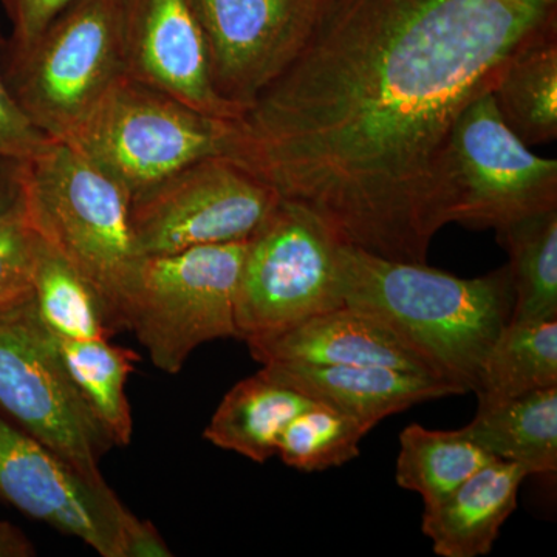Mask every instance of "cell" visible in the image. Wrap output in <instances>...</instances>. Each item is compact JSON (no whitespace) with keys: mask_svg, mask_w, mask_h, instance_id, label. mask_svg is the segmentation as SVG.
<instances>
[{"mask_svg":"<svg viewBox=\"0 0 557 557\" xmlns=\"http://www.w3.org/2000/svg\"><path fill=\"white\" fill-rule=\"evenodd\" d=\"M0 500L78 537L102 557H126L139 519L104 478H91L0 417Z\"/></svg>","mask_w":557,"mask_h":557,"instance_id":"cell-11","label":"cell"},{"mask_svg":"<svg viewBox=\"0 0 557 557\" xmlns=\"http://www.w3.org/2000/svg\"><path fill=\"white\" fill-rule=\"evenodd\" d=\"M313 401L262 368L223 397L203 437L220 449L267 463L276 456L278 438L289 421Z\"/></svg>","mask_w":557,"mask_h":557,"instance_id":"cell-17","label":"cell"},{"mask_svg":"<svg viewBox=\"0 0 557 557\" xmlns=\"http://www.w3.org/2000/svg\"><path fill=\"white\" fill-rule=\"evenodd\" d=\"M557 386V318L511 319L491 344L478 399H507Z\"/></svg>","mask_w":557,"mask_h":557,"instance_id":"cell-20","label":"cell"},{"mask_svg":"<svg viewBox=\"0 0 557 557\" xmlns=\"http://www.w3.org/2000/svg\"><path fill=\"white\" fill-rule=\"evenodd\" d=\"M277 194L226 156L194 161L131 197L138 256L244 242L276 207Z\"/></svg>","mask_w":557,"mask_h":557,"instance_id":"cell-9","label":"cell"},{"mask_svg":"<svg viewBox=\"0 0 557 557\" xmlns=\"http://www.w3.org/2000/svg\"><path fill=\"white\" fill-rule=\"evenodd\" d=\"M274 379L317 401L329 403L372 424L418 405L460 395L432 376L373 366H262Z\"/></svg>","mask_w":557,"mask_h":557,"instance_id":"cell-15","label":"cell"},{"mask_svg":"<svg viewBox=\"0 0 557 557\" xmlns=\"http://www.w3.org/2000/svg\"><path fill=\"white\" fill-rule=\"evenodd\" d=\"M33 300L40 321L58 338L109 339L116 333L94 285L40 237Z\"/></svg>","mask_w":557,"mask_h":557,"instance_id":"cell-23","label":"cell"},{"mask_svg":"<svg viewBox=\"0 0 557 557\" xmlns=\"http://www.w3.org/2000/svg\"><path fill=\"white\" fill-rule=\"evenodd\" d=\"M171 548L161 537L159 530L148 522L139 519L137 527L132 531L127 541L126 557H171Z\"/></svg>","mask_w":557,"mask_h":557,"instance_id":"cell-30","label":"cell"},{"mask_svg":"<svg viewBox=\"0 0 557 557\" xmlns=\"http://www.w3.org/2000/svg\"><path fill=\"white\" fill-rule=\"evenodd\" d=\"M124 65L129 78L205 115L237 120L212 84L208 47L193 0H124Z\"/></svg>","mask_w":557,"mask_h":557,"instance_id":"cell-13","label":"cell"},{"mask_svg":"<svg viewBox=\"0 0 557 557\" xmlns=\"http://www.w3.org/2000/svg\"><path fill=\"white\" fill-rule=\"evenodd\" d=\"M493 460L496 457L472 442L463 428L431 431L412 423L399 434L395 479L403 490L420 494L429 508Z\"/></svg>","mask_w":557,"mask_h":557,"instance_id":"cell-21","label":"cell"},{"mask_svg":"<svg viewBox=\"0 0 557 557\" xmlns=\"http://www.w3.org/2000/svg\"><path fill=\"white\" fill-rule=\"evenodd\" d=\"M214 89L239 112L276 78L309 30L317 0H193Z\"/></svg>","mask_w":557,"mask_h":557,"instance_id":"cell-12","label":"cell"},{"mask_svg":"<svg viewBox=\"0 0 557 557\" xmlns=\"http://www.w3.org/2000/svg\"><path fill=\"white\" fill-rule=\"evenodd\" d=\"M0 417L91 478H102L101 460L116 446L70 379L33 299L0 311Z\"/></svg>","mask_w":557,"mask_h":557,"instance_id":"cell-8","label":"cell"},{"mask_svg":"<svg viewBox=\"0 0 557 557\" xmlns=\"http://www.w3.org/2000/svg\"><path fill=\"white\" fill-rule=\"evenodd\" d=\"M36 555L30 539L13 523L0 520V557H32Z\"/></svg>","mask_w":557,"mask_h":557,"instance_id":"cell-31","label":"cell"},{"mask_svg":"<svg viewBox=\"0 0 557 557\" xmlns=\"http://www.w3.org/2000/svg\"><path fill=\"white\" fill-rule=\"evenodd\" d=\"M339 244L309 211L278 199L247 240L236 298L237 339L270 338L344 306Z\"/></svg>","mask_w":557,"mask_h":557,"instance_id":"cell-7","label":"cell"},{"mask_svg":"<svg viewBox=\"0 0 557 557\" xmlns=\"http://www.w3.org/2000/svg\"><path fill=\"white\" fill-rule=\"evenodd\" d=\"M557 0H317L299 49L231 121L226 157L344 245L426 263L454 223L449 145Z\"/></svg>","mask_w":557,"mask_h":557,"instance_id":"cell-1","label":"cell"},{"mask_svg":"<svg viewBox=\"0 0 557 557\" xmlns=\"http://www.w3.org/2000/svg\"><path fill=\"white\" fill-rule=\"evenodd\" d=\"M247 240L139 256L121 324L161 372L177 375L201 344L236 338V298Z\"/></svg>","mask_w":557,"mask_h":557,"instance_id":"cell-4","label":"cell"},{"mask_svg":"<svg viewBox=\"0 0 557 557\" xmlns=\"http://www.w3.org/2000/svg\"><path fill=\"white\" fill-rule=\"evenodd\" d=\"M338 267L344 304L386 322L461 394L478 388L486 351L511 318L508 265L463 278L339 244Z\"/></svg>","mask_w":557,"mask_h":557,"instance_id":"cell-2","label":"cell"},{"mask_svg":"<svg viewBox=\"0 0 557 557\" xmlns=\"http://www.w3.org/2000/svg\"><path fill=\"white\" fill-rule=\"evenodd\" d=\"M22 207L40 239L94 285L113 330L139 259L131 194L61 139H47L20 160Z\"/></svg>","mask_w":557,"mask_h":557,"instance_id":"cell-3","label":"cell"},{"mask_svg":"<svg viewBox=\"0 0 557 557\" xmlns=\"http://www.w3.org/2000/svg\"><path fill=\"white\" fill-rule=\"evenodd\" d=\"M527 478L525 468L496 458L437 505L424 508L421 527L435 555H490L502 527L518 507L520 485Z\"/></svg>","mask_w":557,"mask_h":557,"instance_id":"cell-16","label":"cell"},{"mask_svg":"<svg viewBox=\"0 0 557 557\" xmlns=\"http://www.w3.org/2000/svg\"><path fill=\"white\" fill-rule=\"evenodd\" d=\"M496 234L509 256L511 319L557 318V208Z\"/></svg>","mask_w":557,"mask_h":557,"instance_id":"cell-24","label":"cell"},{"mask_svg":"<svg viewBox=\"0 0 557 557\" xmlns=\"http://www.w3.org/2000/svg\"><path fill=\"white\" fill-rule=\"evenodd\" d=\"M38 242L24 212L0 223V311L35 298Z\"/></svg>","mask_w":557,"mask_h":557,"instance_id":"cell-26","label":"cell"},{"mask_svg":"<svg viewBox=\"0 0 557 557\" xmlns=\"http://www.w3.org/2000/svg\"><path fill=\"white\" fill-rule=\"evenodd\" d=\"M72 0H0L11 24L10 50L30 46Z\"/></svg>","mask_w":557,"mask_h":557,"instance_id":"cell-28","label":"cell"},{"mask_svg":"<svg viewBox=\"0 0 557 557\" xmlns=\"http://www.w3.org/2000/svg\"><path fill=\"white\" fill-rule=\"evenodd\" d=\"M453 222L500 233L557 208V160L528 149L505 123L493 91L471 102L449 145Z\"/></svg>","mask_w":557,"mask_h":557,"instance_id":"cell-10","label":"cell"},{"mask_svg":"<svg viewBox=\"0 0 557 557\" xmlns=\"http://www.w3.org/2000/svg\"><path fill=\"white\" fill-rule=\"evenodd\" d=\"M494 101L527 146L557 138V25L520 47L498 76Z\"/></svg>","mask_w":557,"mask_h":557,"instance_id":"cell-19","label":"cell"},{"mask_svg":"<svg viewBox=\"0 0 557 557\" xmlns=\"http://www.w3.org/2000/svg\"><path fill=\"white\" fill-rule=\"evenodd\" d=\"M124 0H72L21 50L7 49L14 100L36 129L65 139L126 75Z\"/></svg>","mask_w":557,"mask_h":557,"instance_id":"cell-5","label":"cell"},{"mask_svg":"<svg viewBox=\"0 0 557 557\" xmlns=\"http://www.w3.org/2000/svg\"><path fill=\"white\" fill-rule=\"evenodd\" d=\"M54 339L70 379L91 412L116 446L129 445L134 420L126 383L138 355L129 348L113 346L109 339L76 341L58 336Z\"/></svg>","mask_w":557,"mask_h":557,"instance_id":"cell-22","label":"cell"},{"mask_svg":"<svg viewBox=\"0 0 557 557\" xmlns=\"http://www.w3.org/2000/svg\"><path fill=\"white\" fill-rule=\"evenodd\" d=\"M373 428L354 413L314 399L282 432L276 456L302 472L343 467L358 457L359 443Z\"/></svg>","mask_w":557,"mask_h":557,"instance_id":"cell-25","label":"cell"},{"mask_svg":"<svg viewBox=\"0 0 557 557\" xmlns=\"http://www.w3.org/2000/svg\"><path fill=\"white\" fill-rule=\"evenodd\" d=\"M231 121L121 76L67 138L132 196L194 161L225 156Z\"/></svg>","mask_w":557,"mask_h":557,"instance_id":"cell-6","label":"cell"},{"mask_svg":"<svg viewBox=\"0 0 557 557\" xmlns=\"http://www.w3.org/2000/svg\"><path fill=\"white\" fill-rule=\"evenodd\" d=\"M9 38L0 28V159L24 160L50 139L33 126L11 94L5 76Z\"/></svg>","mask_w":557,"mask_h":557,"instance_id":"cell-27","label":"cell"},{"mask_svg":"<svg viewBox=\"0 0 557 557\" xmlns=\"http://www.w3.org/2000/svg\"><path fill=\"white\" fill-rule=\"evenodd\" d=\"M463 431L498 460L518 463L530 475L552 474L557 469V386L496 401L479 399Z\"/></svg>","mask_w":557,"mask_h":557,"instance_id":"cell-18","label":"cell"},{"mask_svg":"<svg viewBox=\"0 0 557 557\" xmlns=\"http://www.w3.org/2000/svg\"><path fill=\"white\" fill-rule=\"evenodd\" d=\"M247 346L262 366H373L440 380L386 322L347 304Z\"/></svg>","mask_w":557,"mask_h":557,"instance_id":"cell-14","label":"cell"},{"mask_svg":"<svg viewBox=\"0 0 557 557\" xmlns=\"http://www.w3.org/2000/svg\"><path fill=\"white\" fill-rule=\"evenodd\" d=\"M22 212L20 161L0 159V223Z\"/></svg>","mask_w":557,"mask_h":557,"instance_id":"cell-29","label":"cell"}]
</instances>
